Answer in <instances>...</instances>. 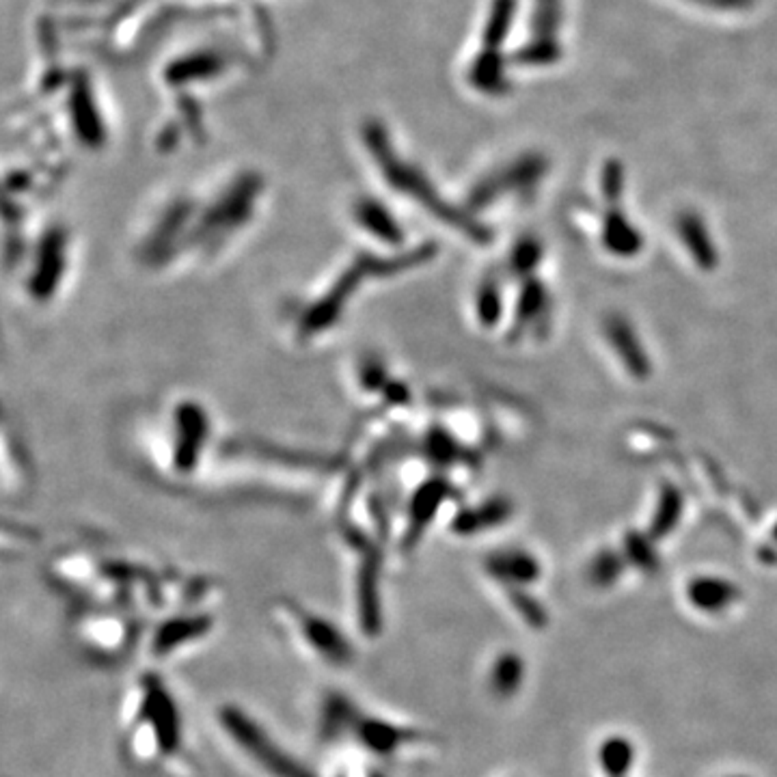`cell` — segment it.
I'll list each match as a JSON object with an SVG mask.
<instances>
[{"mask_svg": "<svg viewBox=\"0 0 777 777\" xmlns=\"http://www.w3.org/2000/svg\"><path fill=\"white\" fill-rule=\"evenodd\" d=\"M617 572H620V566H617V562L614 560V557L607 555V557H600V560L594 563L592 579L599 585H609L617 577Z\"/></svg>", "mask_w": 777, "mask_h": 777, "instance_id": "21", "label": "cell"}, {"mask_svg": "<svg viewBox=\"0 0 777 777\" xmlns=\"http://www.w3.org/2000/svg\"><path fill=\"white\" fill-rule=\"evenodd\" d=\"M257 197V182L253 178L240 179L227 193L207 207V212L199 218L197 235L210 238V235H227L242 227L253 212V201Z\"/></svg>", "mask_w": 777, "mask_h": 777, "instance_id": "10", "label": "cell"}, {"mask_svg": "<svg viewBox=\"0 0 777 777\" xmlns=\"http://www.w3.org/2000/svg\"><path fill=\"white\" fill-rule=\"evenodd\" d=\"M76 635L87 654L100 661H117L133 648L139 628L119 614H82L76 620Z\"/></svg>", "mask_w": 777, "mask_h": 777, "instance_id": "6", "label": "cell"}, {"mask_svg": "<svg viewBox=\"0 0 777 777\" xmlns=\"http://www.w3.org/2000/svg\"><path fill=\"white\" fill-rule=\"evenodd\" d=\"M173 464L179 473H193L210 432V419L197 402H182L175 408Z\"/></svg>", "mask_w": 777, "mask_h": 777, "instance_id": "11", "label": "cell"}, {"mask_svg": "<svg viewBox=\"0 0 777 777\" xmlns=\"http://www.w3.org/2000/svg\"><path fill=\"white\" fill-rule=\"evenodd\" d=\"M333 777H348V773H346V769H339V771H337V773H335V775H333Z\"/></svg>", "mask_w": 777, "mask_h": 777, "instance_id": "23", "label": "cell"}, {"mask_svg": "<svg viewBox=\"0 0 777 777\" xmlns=\"http://www.w3.org/2000/svg\"><path fill=\"white\" fill-rule=\"evenodd\" d=\"M122 730L123 754L139 767L190 771L178 699L156 672H143L125 693Z\"/></svg>", "mask_w": 777, "mask_h": 777, "instance_id": "1", "label": "cell"}, {"mask_svg": "<svg viewBox=\"0 0 777 777\" xmlns=\"http://www.w3.org/2000/svg\"><path fill=\"white\" fill-rule=\"evenodd\" d=\"M370 760L371 758L365 756V760H359V763L348 764V767H343V769H346L348 777H387L385 769H382L380 764L370 763Z\"/></svg>", "mask_w": 777, "mask_h": 777, "instance_id": "22", "label": "cell"}, {"mask_svg": "<svg viewBox=\"0 0 777 777\" xmlns=\"http://www.w3.org/2000/svg\"><path fill=\"white\" fill-rule=\"evenodd\" d=\"M363 710L357 702H352L348 696L339 691H326L320 702V713H317V736L325 745H335V743L352 738L354 726H357L359 717Z\"/></svg>", "mask_w": 777, "mask_h": 777, "instance_id": "12", "label": "cell"}, {"mask_svg": "<svg viewBox=\"0 0 777 777\" xmlns=\"http://www.w3.org/2000/svg\"><path fill=\"white\" fill-rule=\"evenodd\" d=\"M275 620L294 644L317 663L331 670H348L357 661V650L350 637L328 617L305 609L297 600H277Z\"/></svg>", "mask_w": 777, "mask_h": 777, "instance_id": "3", "label": "cell"}, {"mask_svg": "<svg viewBox=\"0 0 777 777\" xmlns=\"http://www.w3.org/2000/svg\"><path fill=\"white\" fill-rule=\"evenodd\" d=\"M354 221L359 223V227L363 232H368L371 238L380 240L388 246H399L404 242V233L399 229L396 216L387 210V206H382L380 201L370 199H359L354 206Z\"/></svg>", "mask_w": 777, "mask_h": 777, "instance_id": "14", "label": "cell"}, {"mask_svg": "<svg viewBox=\"0 0 777 777\" xmlns=\"http://www.w3.org/2000/svg\"><path fill=\"white\" fill-rule=\"evenodd\" d=\"M193 216V206L186 201H175V204L164 212L160 223L154 227V232L147 235V242L143 244V257L151 264L160 261L169 251L173 249L175 240L184 232V225Z\"/></svg>", "mask_w": 777, "mask_h": 777, "instance_id": "13", "label": "cell"}, {"mask_svg": "<svg viewBox=\"0 0 777 777\" xmlns=\"http://www.w3.org/2000/svg\"><path fill=\"white\" fill-rule=\"evenodd\" d=\"M439 499H441L439 484H434V481L428 486H424V489L413 497V501H410V507H408V525L402 538V549H413V546L419 543L421 534H424L425 527H428L430 518L434 516L436 510H439V503H441Z\"/></svg>", "mask_w": 777, "mask_h": 777, "instance_id": "16", "label": "cell"}, {"mask_svg": "<svg viewBox=\"0 0 777 777\" xmlns=\"http://www.w3.org/2000/svg\"><path fill=\"white\" fill-rule=\"evenodd\" d=\"M361 562L354 577V617L357 628L368 642H376L385 631V607H382L380 590V562L379 553L368 544V540L359 538Z\"/></svg>", "mask_w": 777, "mask_h": 777, "instance_id": "7", "label": "cell"}, {"mask_svg": "<svg viewBox=\"0 0 777 777\" xmlns=\"http://www.w3.org/2000/svg\"><path fill=\"white\" fill-rule=\"evenodd\" d=\"M510 603L514 605V609L521 614L523 620L527 622L532 628H544L546 622H549V616H546L543 605H540L535 599H532L529 594H525L523 590L512 588Z\"/></svg>", "mask_w": 777, "mask_h": 777, "instance_id": "20", "label": "cell"}, {"mask_svg": "<svg viewBox=\"0 0 777 777\" xmlns=\"http://www.w3.org/2000/svg\"><path fill=\"white\" fill-rule=\"evenodd\" d=\"M489 572L506 585H527L538 579V563L523 553L495 555L489 560Z\"/></svg>", "mask_w": 777, "mask_h": 777, "instance_id": "18", "label": "cell"}, {"mask_svg": "<svg viewBox=\"0 0 777 777\" xmlns=\"http://www.w3.org/2000/svg\"><path fill=\"white\" fill-rule=\"evenodd\" d=\"M68 268V233L63 227H50L37 242L35 260L29 277V294L37 303H46L61 286Z\"/></svg>", "mask_w": 777, "mask_h": 777, "instance_id": "9", "label": "cell"}, {"mask_svg": "<svg viewBox=\"0 0 777 777\" xmlns=\"http://www.w3.org/2000/svg\"><path fill=\"white\" fill-rule=\"evenodd\" d=\"M352 741L365 756L376 763H398L408 752L424 747L428 743V735L417 727H408L363 710L354 726Z\"/></svg>", "mask_w": 777, "mask_h": 777, "instance_id": "5", "label": "cell"}, {"mask_svg": "<svg viewBox=\"0 0 777 777\" xmlns=\"http://www.w3.org/2000/svg\"><path fill=\"white\" fill-rule=\"evenodd\" d=\"M687 594L693 607L699 611H706V614H719V611L727 609L738 599L736 585L713 577H702L689 583Z\"/></svg>", "mask_w": 777, "mask_h": 777, "instance_id": "15", "label": "cell"}, {"mask_svg": "<svg viewBox=\"0 0 777 777\" xmlns=\"http://www.w3.org/2000/svg\"><path fill=\"white\" fill-rule=\"evenodd\" d=\"M215 717L218 730L266 777H315L242 706L225 702L218 706Z\"/></svg>", "mask_w": 777, "mask_h": 777, "instance_id": "2", "label": "cell"}, {"mask_svg": "<svg viewBox=\"0 0 777 777\" xmlns=\"http://www.w3.org/2000/svg\"><path fill=\"white\" fill-rule=\"evenodd\" d=\"M525 663L516 653H501L490 667L489 687L492 696L499 699H510L523 685Z\"/></svg>", "mask_w": 777, "mask_h": 777, "instance_id": "17", "label": "cell"}, {"mask_svg": "<svg viewBox=\"0 0 777 777\" xmlns=\"http://www.w3.org/2000/svg\"><path fill=\"white\" fill-rule=\"evenodd\" d=\"M417 253H408L402 257H361L354 261L352 266L343 272L342 277L333 283V288L322 297L317 303L305 311L300 317V333L307 337H315L317 333L326 331L328 326L335 325V320L343 314V307L350 303V298L354 297L361 283L368 277H380V275H396L402 268H408L417 264Z\"/></svg>", "mask_w": 777, "mask_h": 777, "instance_id": "4", "label": "cell"}, {"mask_svg": "<svg viewBox=\"0 0 777 777\" xmlns=\"http://www.w3.org/2000/svg\"><path fill=\"white\" fill-rule=\"evenodd\" d=\"M599 760L607 777H626L633 767L635 749L628 738L609 736L599 749Z\"/></svg>", "mask_w": 777, "mask_h": 777, "instance_id": "19", "label": "cell"}, {"mask_svg": "<svg viewBox=\"0 0 777 777\" xmlns=\"http://www.w3.org/2000/svg\"><path fill=\"white\" fill-rule=\"evenodd\" d=\"M216 628V616L204 609L178 611V614L164 617L154 626L147 639V653L154 661L171 659L186 648H193L206 637H210Z\"/></svg>", "mask_w": 777, "mask_h": 777, "instance_id": "8", "label": "cell"}]
</instances>
